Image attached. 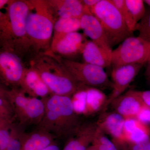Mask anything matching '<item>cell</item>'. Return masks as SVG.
<instances>
[{
  "label": "cell",
  "instance_id": "cell-5",
  "mask_svg": "<svg viewBox=\"0 0 150 150\" xmlns=\"http://www.w3.org/2000/svg\"><path fill=\"white\" fill-rule=\"evenodd\" d=\"M101 23L111 48L132 36L123 16L110 0H100L89 9Z\"/></svg>",
  "mask_w": 150,
  "mask_h": 150
},
{
  "label": "cell",
  "instance_id": "cell-31",
  "mask_svg": "<svg viewBox=\"0 0 150 150\" xmlns=\"http://www.w3.org/2000/svg\"><path fill=\"white\" fill-rule=\"evenodd\" d=\"M139 93L144 103L150 108V90L139 91Z\"/></svg>",
  "mask_w": 150,
  "mask_h": 150
},
{
  "label": "cell",
  "instance_id": "cell-2",
  "mask_svg": "<svg viewBox=\"0 0 150 150\" xmlns=\"http://www.w3.org/2000/svg\"><path fill=\"white\" fill-rule=\"evenodd\" d=\"M0 12V38L3 49L20 56L30 50L25 30L29 6L28 1H8Z\"/></svg>",
  "mask_w": 150,
  "mask_h": 150
},
{
  "label": "cell",
  "instance_id": "cell-3",
  "mask_svg": "<svg viewBox=\"0 0 150 150\" xmlns=\"http://www.w3.org/2000/svg\"><path fill=\"white\" fill-rule=\"evenodd\" d=\"M30 63L51 95L72 97L83 87L68 71L61 56L52 51L34 55Z\"/></svg>",
  "mask_w": 150,
  "mask_h": 150
},
{
  "label": "cell",
  "instance_id": "cell-30",
  "mask_svg": "<svg viewBox=\"0 0 150 150\" xmlns=\"http://www.w3.org/2000/svg\"><path fill=\"white\" fill-rule=\"evenodd\" d=\"M137 118L142 122L148 124L150 120V108L145 105L139 112Z\"/></svg>",
  "mask_w": 150,
  "mask_h": 150
},
{
  "label": "cell",
  "instance_id": "cell-13",
  "mask_svg": "<svg viewBox=\"0 0 150 150\" xmlns=\"http://www.w3.org/2000/svg\"><path fill=\"white\" fill-rule=\"evenodd\" d=\"M125 119L114 111L101 112L96 122L98 128L111 138L114 144L123 142Z\"/></svg>",
  "mask_w": 150,
  "mask_h": 150
},
{
  "label": "cell",
  "instance_id": "cell-15",
  "mask_svg": "<svg viewBox=\"0 0 150 150\" xmlns=\"http://www.w3.org/2000/svg\"><path fill=\"white\" fill-rule=\"evenodd\" d=\"M19 87L29 96L40 99L46 98L51 94L40 76L31 67L25 69Z\"/></svg>",
  "mask_w": 150,
  "mask_h": 150
},
{
  "label": "cell",
  "instance_id": "cell-25",
  "mask_svg": "<svg viewBox=\"0 0 150 150\" xmlns=\"http://www.w3.org/2000/svg\"><path fill=\"white\" fill-rule=\"evenodd\" d=\"M91 145L95 147L97 150H118L112 140L109 139L98 126Z\"/></svg>",
  "mask_w": 150,
  "mask_h": 150
},
{
  "label": "cell",
  "instance_id": "cell-11",
  "mask_svg": "<svg viewBox=\"0 0 150 150\" xmlns=\"http://www.w3.org/2000/svg\"><path fill=\"white\" fill-rule=\"evenodd\" d=\"M145 105L139 91L131 90L115 98L110 105L113 111L126 119L137 118L139 112Z\"/></svg>",
  "mask_w": 150,
  "mask_h": 150
},
{
  "label": "cell",
  "instance_id": "cell-17",
  "mask_svg": "<svg viewBox=\"0 0 150 150\" xmlns=\"http://www.w3.org/2000/svg\"><path fill=\"white\" fill-rule=\"evenodd\" d=\"M87 41L84 35L79 33H71L57 43L52 52L59 56L67 57L82 54Z\"/></svg>",
  "mask_w": 150,
  "mask_h": 150
},
{
  "label": "cell",
  "instance_id": "cell-32",
  "mask_svg": "<svg viewBox=\"0 0 150 150\" xmlns=\"http://www.w3.org/2000/svg\"><path fill=\"white\" fill-rule=\"evenodd\" d=\"M99 1L100 0H83L82 2L86 6L90 9L96 5Z\"/></svg>",
  "mask_w": 150,
  "mask_h": 150
},
{
  "label": "cell",
  "instance_id": "cell-28",
  "mask_svg": "<svg viewBox=\"0 0 150 150\" xmlns=\"http://www.w3.org/2000/svg\"><path fill=\"white\" fill-rule=\"evenodd\" d=\"M110 1L118 9L123 16L129 31L133 33L136 29L129 16V11L126 5L125 0H110Z\"/></svg>",
  "mask_w": 150,
  "mask_h": 150
},
{
  "label": "cell",
  "instance_id": "cell-21",
  "mask_svg": "<svg viewBox=\"0 0 150 150\" xmlns=\"http://www.w3.org/2000/svg\"><path fill=\"white\" fill-rule=\"evenodd\" d=\"M80 29V18H71L57 19L54 23L51 51H53L57 43L66 35L71 33L77 32Z\"/></svg>",
  "mask_w": 150,
  "mask_h": 150
},
{
  "label": "cell",
  "instance_id": "cell-33",
  "mask_svg": "<svg viewBox=\"0 0 150 150\" xmlns=\"http://www.w3.org/2000/svg\"><path fill=\"white\" fill-rule=\"evenodd\" d=\"M144 76L147 83L150 85V60L147 63Z\"/></svg>",
  "mask_w": 150,
  "mask_h": 150
},
{
  "label": "cell",
  "instance_id": "cell-27",
  "mask_svg": "<svg viewBox=\"0 0 150 150\" xmlns=\"http://www.w3.org/2000/svg\"><path fill=\"white\" fill-rule=\"evenodd\" d=\"M13 123L4 119H0V150L6 149L10 138L11 127Z\"/></svg>",
  "mask_w": 150,
  "mask_h": 150
},
{
  "label": "cell",
  "instance_id": "cell-22",
  "mask_svg": "<svg viewBox=\"0 0 150 150\" xmlns=\"http://www.w3.org/2000/svg\"><path fill=\"white\" fill-rule=\"evenodd\" d=\"M0 119H4L13 123L16 118L13 103L7 93L6 89H0Z\"/></svg>",
  "mask_w": 150,
  "mask_h": 150
},
{
  "label": "cell",
  "instance_id": "cell-8",
  "mask_svg": "<svg viewBox=\"0 0 150 150\" xmlns=\"http://www.w3.org/2000/svg\"><path fill=\"white\" fill-rule=\"evenodd\" d=\"M62 60L68 71L80 86L100 90L112 88V81L103 68L86 62L80 63L66 59Z\"/></svg>",
  "mask_w": 150,
  "mask_h": 150
},
{
  "label": "cell",
  "instance_id": "cell-1",
  "mask_svg": "<svg viewBox=\"0 0 150 150\" xmlns=\"http://www.w3.org/2000/svg\"><path fill=\"white\" fill-rule=\"evenodd\" d=\"M45 112L37 128L53 134L56 138H69L82 124L75 109L72 97L51 95L42 99Z\"/></svg>",
  "mask_w": 150,
  "mask_h": 150
},
{
  "label": "cell",
  "instance_id": "cell-7",
  "mask_svg": "<svg viewBox=\"0 0 150 150\" xmlns=\"http://www.w3.org/2000/svg\"><path fill=\"white\" fill-rule=\"evenodd\" d=\"M150 60V43L141 38L130 36L112 52V68L128 64L144 65Z\"/></svg>",
  "mask_w": 150,
  "mask_h": 150
},
{
  "label": "cell",
  "instance_id": "cell-26",
  "mask_svg": "<svg viewBox=\"0 0 150 150\" xmlns=\"http://www.w3.org/2000/svg\"><path fill=\"white\" fill-rule=\"evenodd\" d=\"M136 30L139 31V37L150 43V9L138 23Z\"/></svg>",
  "mask_w": 150,
  "mask_h": 150
},
{
  "label": "cell",
  "instance_id": "cell-34",
  "mask_svg": "<svg viewBox=\"0 0 150 150\" xmlns=\"http://www.w3.org/2000/svg\"><path fill=\"white\" fill-rule=\"evenodd\" d=\"M42 150H61L60 148L55 143L51 144Z\"/></svg>",
  "mask_w": 150,
  "mask_h": 150
},
{
  "label": "cell",
  "instance_id": "cell-6",
  "mask_svg": "<svg viewBox=\"0 0 150 150\" xmlns=\"http://www.w3.org/2000/svg\"><path fill=\"white\" fill-rule=\"evenodd\" d=\"M6 90L13 103L18 123L25 128L30 125L38 126L45 112L43 100L30 96L18 88Z\"/></svg>",
  "mask_w": 150,
  "mask_h": 150
},
{
  "label": "cell",
  "instance_id": "cell-24",
  "mask_svg": "<svg viewBox=\"0 0 150 150\" xmlns=\"http://www.w3.org/2000/svg\"><path fill=\"white\" fill-rule=\"evenodd\" d=\"M25 127L14 122L11 127V136L6 150H20L23 142Z\"/></svg>",
  "mask_w": 150,
  "mask_h": 150
},
{
  "label": "cell",
  "instance_id": "cell-19",
  "mask_svg": "<svg viewBox=\"0 0 150 150\" xmlns=\"http://www.w3.org/2000/svg\"><path fill=\"white\" fill-rule=\"evenodd\" d=\"M82 54L86 63L103 69L111 65L112 52L106 51L92 40L87 41Z\"/></svg>",
  "mask_w": 150,
  "mask_h": 150
},
{
  "label": "cell",
  "instance_id": "cell-18",
  "mask_svg": "<svg viewBox=\"0 0 150 150\" xmlns=\"http://www.w3.org/2000/svg\"><path fill=\"white\" fill-rule=\"evenodd\" d=\"M149 138L150 127L147 123L142 122L137 118L125 119L123 142L139 143Z\"/></svg>",
  "mask_w": 150,
  "mask_h": 150
},
{
  "label": "cell",
  "instance_id": "cell-38",
  "mask_svg": "<svg viewBox=\"0 0 150 150\" xmlns=\"http://www.w3.org/2000/svg\"><path fill=\"white\" fill-rule=\"evenodd\" d=\"M149 123H150V121H149Z\"/></svg>",
  "mask_w": 150,
  "mask_h": 150
},
{
  "label": "cell",
  "instance_id": "cell-29",
  "mask_svg": "<svg viewBox=\"0 0 150 150\" xmlns=\"http://www.w3.org/2000/svg\"><path fill=\"white\" fill-rule=\"evenodd\" d=\"M118 150H150V138L139 143L125 142L115 144Z\"/></svg>",
  "mask_w": 150,
  "mask_h": 150
},
{
  "label": "cell",
  "instance_id": "cell-35",
  "mask_svg": "<svg viewBox=\"0 0 150 150\" xmlns=\"http://www.w3.org/2000/svg\"><path fill=\"white\" fill-rule=\"evenodd\" d=\"M8 2V0H1L0 1V9H1L5 6Z\"/></svg>",
  "mask_w": 150,
  "mask_h": 150
},
{
  "label": "cell",
  "instance_id": "cell-4",
  "mask_svg": "<svg viewBox=\"0 0 150 150\" xmlns=\"http://www.w3.org/2000/svg\"><path fill=\"white\" fill-rule=\"evenodd\" d=\"M28 2L29 10L25 20V30L30 50L33 51L34 55L51 51L56 18L47 1Z\"/></svg>",
  "mask_w": 150,
  "mask_h": 150
},
{
  "label": "cell",
  "instance_id": "cell-16",
  "mask_svg": "<svg viewBox=\"0 0 150 150\" xmlns=\"http://www.w3.org/2000/svg\"><path fill=\"white\" fill-rule=\"evenodd\" d=\"M47 2L56 20L71 18L80 19L87 8L82 1L79 0H50Z\"/></svg>",
  "mask_w": 150,
  "mask_h": 150
},
{
  "label": "cell",
  "instance_id": "cell-9",
  "mask_svg": "<svg viewBox=\"0 0 150 150\" xmlns=\"http://www.w3.org/2000/svg\"><path fill=\"white\" fill-rule=\"evenodd\" d=\"M25 68L20 56L13 51L3 49L0 53V74L5 83L18 88Z\"/></svg>",
  "mask_w": 150,
  "mask_h": 150
},
{
  "label": "cell",
  "instance_id": "cell-10",
  "mask_svg": "<svg viewBox=\"0 0 150 150\" xmlns=\"http://www.w3.org/2000/svg\"><path fill=\"white\" fill-rule=\"evenodd\" d=\"M143 66L144 65L140 64H132L112 68L111 73L112 91L108 97L102 112L106 111L112 101L124 93Z\"/></svg>",
  "mask_w": 150,
  "mask_h": 150
},
{
  "label": "cell",
  "instance_id": "cell-36",
  "mask_svg": "<svg viewBox=\"0 0 150 150\" xmlns=\"http://www.w3.org/2000/svg\"><path fill=\"white\" fill-rule=\"evenodd\" d=\"M87 150H97L95 147L93 145H91L89 147Z\"/></svg>",
  "mask_w": 150,
  "mask_h": 150
},
{
  "label": "cell",
  "instance_id": "cell-12",
  "mask_svg": "<svg viewBox=\"0 0 150 150\" xmlns=\"http://www.w3.org/2000/svg\"><path fill=\"white\" fill-rule=\"evenodd\" d=\"M80 23L81 29L83 30L85 35L106 51L112 52V48L101 23L87 7L81 17Z\"/></svg>",
  "mask_w": 150,
  "mask_h": 150
},
{
  "label": "cell",
  "instance_id": "cell-14",
  "mask_svg": "<svg viewBox=\"0 0 150 150\" xmlns=\"http://www.w3.org/2000/svg\"><path fill=\"white\" fill-rule=\"evenodd\" d=\"M97 129L96 122L83 123L69 138L63 150H87L91 145Z\"/></svg>",
  "mask_w": 150,
  "mask_h": 150
},
{
  "label": "cell",
  "instance_id": "cell-23",
  "mask_svg": "<svg viewBox=\"0 0 150 150\" xmlns=\"http://www.w3.org/2000/svg\"><path fill=\"white\" fill-rule=\"evenodd\" d=\"M125 1L130 18L136 29L138 23L146 13L144 2L142 0H125Z\"/></svg>",
  "mask_w": 150,
  "mask_h": 150
},
{
  "label": "cell",
  "instance_id": "cell-20",
  "mask_svg": "<svg viewBox=\"0 0 150 150\" xmlns=\"http://www.w3.org/2000/svg\"><path fill=\"white\" fill-rule=\"evenodd\" d=\"M56 137L43 129H38L25 135L20 150H42L54 143Z\"/></svg>",
  "mask_w": 150,
  "mask_h": 150
},
{
  "label": "cell",
  "instance_id": "cell-37",
  "mask_svg": "<svg viewBox=\"0 0 150 150\" xmlns=\"http://www.w3.org/2000/svg\"><path fill=\"white\" fill-rule=\"evenodd\" d=\"M144 2L150 6V0H145L144 1Z\"/></svg>",
  "mask_w": 150,
  "mask_h": 150
}]
</instances>
